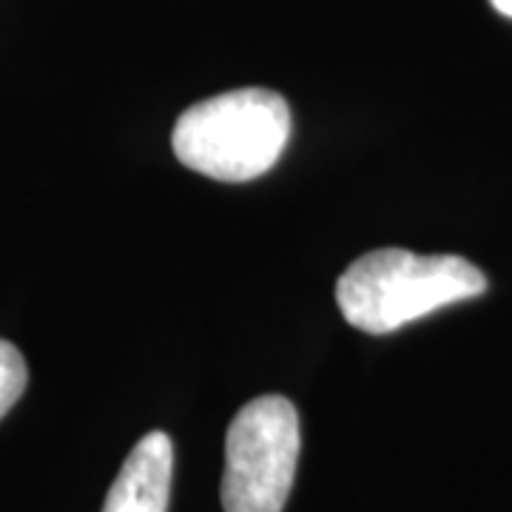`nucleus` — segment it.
<instances>
[{
	"instance_id": "nucleus-1",
	"label": "nucleus",
	"mask_w": 512,
	"mask_h": 512,
	"mask_svg": "<svg viewBox=\"0 0 512 512\" xmlns=\"http://www.w3.org/2000/svg\"><path fill=\"white\" fill-rule=\"evenodd\" d=\"M484 291L487 276L464 256L382 248L359 256L339 276L336 302L348 325L382 336Z\"/></svg>"
},
{
	"instance_id": "nucleus-2",
	"label": "nucleus",
	"mask_w": 512,
	"mask_h": 512,
	"mask_svg": "<svg viewBox=\"0 0 512 512\" xmlns=\"http://www.w3.org/2000/svg\"><path fill=\"white\" fill-rule=\"evenodd\" d=\"M291 137V109L271 89H237L180 114L171 146L191 171L220 183H248L271 171Z\"/></svg>"
},
{
	"instance_id": "nucleus-3",
	"label": "nucleus",
	"mask_w": 512,
	"mask_h": 512,
	"mask_svg": "<svg viewBox=\"0 0 512 512\" xmlns=\"http://www.w3.org/2000/svg\"><path fill=\"white\" fill-rule=\"evenodd\" d=\"M299 413L285 396H259L225 436L222 510L282 512L299 461Z\"/></svg>"
},
{
	"instance_id": "nucleus-4",
	"label": "nucleus",
	"mask_w": 512,
	"mask_h": 512,
	"mask_svg": "<svg viewBox=\"0 0 512 512\" xmlns=\"http://www.w3.org/2000/svg\"><path fill=\"white\" fill-rule=\"evenodd\" d=\"M174 476V444L165 433H148L134 444L111 484L103 512H168Z\"/></svg>"
},
{
	"instance_id": "nucleus-5",
	"label": "nucleus",
	"mask_w": 512,
	"mask_h": 512,
	"mask_svg": "<svg viewBox=\"0 0 512 512\" xmlns=\"http://www.w3.org/2000/svg\"><path fill=\"white\" fill-rule=\"evenodd\" d=\"M29 382L26 359L12 342L0 339V419L20 402Z\"/></svg>"
},
{
	"instance_id": "nucleus-6",
	"label": "nucleus",
	"mask_w": 512,
	"mask_h": 512,
	"mask_svg": "<svg viewBox=\"0 0 512 512\" xmlns=\"http://www.w3.org/2000/svg\"><path fill=\"white\" fill-rule=\"evenodd\" d=\"M495 6V12H501L504 18H512V0H490Z\"/></svg>"
}]
</instances>
